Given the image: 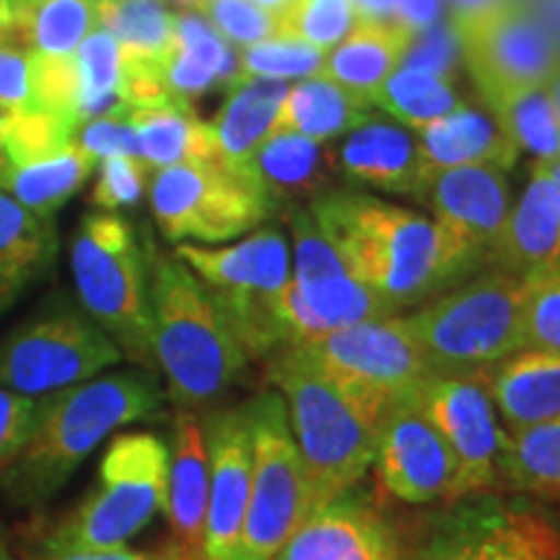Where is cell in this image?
<instances>
[{
    "label": "cell",
    "instance_id": "32",
    "mask_svg": "<svg viewBox=\"0 0 560 560\" xmlns=\"http://www.w3.org/2000/svg\"><path fill=\"white\" fill-rule=\"evenodd\" d=\"M138 136L140 159L151 172L187 161H215V140L210 122L195 115V107H145L128 112Z\"/></svg>",
    "mask_w": 560,
    "mask_h": 560
},
{
    "label": "cell",
    "instance_id": "55",
    "mask_svg": "<svg viewBox=\"0 0 560 560\" xmlns=\"http://www.w3.org/2000/svg\"><path fill=\"white\" fill-rule=\"evenodd\" d=\"M545 166H548L550 177H552V182H556L558 195H560V159H558V161H552V164H545Z\"/></svg>",
    "mask_w": 560,
    "mask_h": 560
},
{
    "label": "cell",
    "instance_id": "5",
    "mask_svg": "<svg viewBox=\"0 0 560 560\" xmlns=\"http://www.w3.org/2000/svg\"><path fill=\"white\" fill-rule=\"evenodd\" d=\"M70 276L81 310L115 340L122 355L153 371L149 244L120 213L83 215L70 240Z\"/></svg>",
    "mask_w": 560,
    "mask_h": 560
},
{
    "label": "cell",
    "instance_id": "52",
    "mask_svg": "<svg viewBox=\"0 0 560 560\" xmlns=\"http://www.w3.org/2000/svg\"><path fill=\"white\" fill-rule=\"evenodd\" d=\"M548 94H550V100H552V109H556L558 128H560V66L556 68V73L550 75V81H548Z\"/></svg>",
    "mask_w": 560,
    "mask_h": 560
},
{
    "label": "cell",
    "instance_id": "15",
    "mask_svg": "<svg viewBox=\"0 0 560 560\" xmlns=\"http://www.w3.org/2000/svg\"><path fill=\"white\" fill-rule=\"evenodd\" d=\"M210 488L202 560H231L240 545L252 482V433L247 402L210 412L202 423Z\"/></svg>",
    "mask_w": 560,
    "mask_h": 560
},
{
    "label": "cell",
    "instance_id": "11",
    "mask_svg": "<svg viewBox=\"0 0 560 560\" xmlns=\"http://www.w3.org/2000/svg\"><path fill=\"white\" fill-rule=\"evenodd\" d=\"M125 359L115 340L70 299H52L0 338V387L45 397L94 380Z\"/></svg>",
    "mask_w": 560,
    "mask_h": 560
},
{
    "label": "cell",
    "instance_id": "13",
    "mask_svg": "<svg viewBox=\"0 0 560 560\" xmlns=\"http://www.w3.org/2000/svg\"><path fill=\"white\" fill-rule=\"evenodd\" d=\"M452 30L480 94L548 86L560 66L556 39L520 0H490L475 9L454 11Z\"/></svg>",
    "mask_w": 560,
    "mask_h": 560
},
{
    "label": "cell",
    "instance_id": "33",
    "mask_svg": "<svg viewBox=\"0 0 560 560\" xmlns=\"http://www.w3.org/2000/svg\"><path fill=\"white\" fill-rule=\"evenodd\" d=\"M490 120L503 130L520 153L552 164L560 159V128L548 86H514L482 91Z\"/></svg>",
    "mask_w": 560,
    "mask_h": 560
},
{
    "label": "cell",
    "instance_id": "17",
    "mask_svg": "<svg viewBox=\"0 0 560 560\" xmlns=\"http://www.w3.org/2000/svg\"><path fill=\"white\" fill-rule=\"evenodd\" d=\"M272 560H405L395 524L359 486L312 511Z\"/></svg>",
    "mask_w": 560,
    "mask_h": 560
},
{
    "label": "cell",
    "instance_id": "28",
    "mask_svg": "<svg viewBox=\"0 0 560 560\" xmlns=\"http://www.w3.org/2000/svg\"><path fill=\"white\" fill-rule=\"evenodd\" d=\"M236 47H231L198 11L177 13V34L166 58V86L177 107H192L215 86L236 79Z\"/></svg>",
    "mask_w": 560,
    "mask_h": 560
},
{
    "label": "cell",
    "instance_id": "4",
    "mask_svg": "<svg viewBox=\"0 0 560 560\" xmlns=\"http://www.w3.org/2000/svg\"><path fill=\"white\" fill-rule=\"evenodd\" d=\"M527 291L529 280L488 268L402 314V322L431 374L486 376L524 350Z\"/></svg>",
    "mask_w": 560,
    "mask_h": 560
},
{
    "label": "cell",
    "instance_id": "9",
    "mask_svg": "<svg viewBox=\"0 0 560 560\" xmlns=\"http://www.w3.org/2000/svg\"><path fill=\"white\" fill-rule=\"evenodd\" d=\"M170 446L156 433L122 431L107 452L79 506L47 532L73 548H122L166 509Z\"/></svg>",
    "mask_w": 560,
    "mask_h": 560
},
{
    "label": "cell",
    "instance_id": "21",
    "mask_svg": "<svg viewBox=\"0 0 560 560\" xmlns=\"http://www.w3.org/2000/svg\"><path fill=\"white\" fill-rule=\"evenodd\" d=\"M210 465L202 423L190 410L174 418L170 450V490H166V520H170L174 552L202 560V535L208 516Z\"/></svg>",
    "mask_w": 560,
    "mask_h": 560
},
{
    "label": "cell",
    "instance_id": "27",
    "mask_svg": "<svg viewBox=\"0 0 560 560\" xmlns=\"http://www.w3.org/2000/svg\"><path fill=\"white\" fill-rule=\"evenodd\" d=\"M58 226L0 192V317L52 270Z\"/></svg>",
    "mask_w": 560,
    "mask_h": 560
},
{
    "label": "cell",
    "instance_id": "34",
    "mask_svg": "<svg viewBox=\"0 0 560 560\" xmlns=\"http://www.w3.org/2000/svg\"><path fill=\"white\" fill-rule=\"evenodd\" d=\"M371 107L382 109L402 128L418 132L441 117L452 115L462 107V102L450 75L416 66V62H405L371 96Z\"/></svg>",
    "mask_w": 560,
    "mask_h": 560
},
{
    "label": "cell",
    "instance_id": "26",
    "mask_svg": "<svg viewBox=\"0 0 560 560\" xmlns=\"http://www.w3.org/2000/svg\"><path fill=\"white\" fill-rule=\"evenodd\" d=\"M291 83L280 81H240L229 86L226 102L210 120L215 140V164L255 182L252 161L268 140L272 125ZM260 187V185H257Z\"/></svg>",
    "mask_w": 560,
    "mask_h": 560
},
{
    "label": "cell",
    "instance_id": "29",
    "mask_svg": "<svg viewBox=\"0 0 560 560\" xmlns=\"http://www.w3.org/2000/svg\"><path fill=\"white\" fill-rule=\"evenodd\" d=\"M420 151L433 172L459 170V166H493L511 172L520 161V149L503 136L490 115L462 104L452 115L431 122L416 132Z\"/></svg>",
    "mask_w": 560,
    "mask_h": 560
},
{
    "label": "cell",
    "instance_id": "10",
    "mask_svg": "<svg viewBox=\"0 0 560 560\" xmlns=\"http://www.w3.org/2000/svg\"><path fill=\"white\" fill-rule=\"evenodd\" d=\"M247 412L252 433L249 503L231 560H272L312 514L310 488L278 389L252 397Z\"/></svg>",
    "mask_w": 560,
    "mask_h": 560
},
{
    "label": "cell",
    "instance_id": "44",
    "mask_svg": "<svg viewBox=\"0 0 560 560\" xmlns=\"http://www.w3.org/2000/svg\"><path fill=\"white\" fill-rule=\"evenodd\" d=\"M192 11H198L236 50L278 34V19H272L252 0H198Z\"/></svg>",
    "mask_w": 560,
    "mask_h": 560
},
{
    "label": "cell",
    "instance_id": "43",
    "mask_svg": "<svg viewBox=\"0 0 560 560\" xmlns=\"http://www.w3.org/2000/svg\"><path fill=\"white\" fill-rule=\"evenodd\" d=\"M151 166L140 156H109L96 164V182L91 187L89 202L96 210L138 208L151 187Z\"/></svg>",
    "mask_w": 560,
    "mask_h": 560
},
{
    "label": "cell",
    "instance_id": "22",
    "mask_svg": "<svg viewBox=\"0 0 560 560\" xmlns=\"http://www.w3.org/2000/svg\"><path fill=\"white\" fill-rule=\"evenodd\" d=\"M416 42L418 32L402 21L363 16L348 37L325 55L319 75L371 104L382 83L408 62Z\"/></svg>",
    "mask_w": 560,
    "mask_h": 560
},
{
    "label": "cell",
    "instance_id": "47",
    "mask_svg": "<svg viewBox=\"0 0 560 560\" xmlns=\"http://www.w3.org/2000/svg\"><path fill=\"white\" fill-rule=\"evenodd\" d=\"M75 140L96 161L109 156H140L138 136L128 112H112V115H102L83 122Z\"/></svg>",
    "mask_w": 560,
    "mask_h": 560
},
{
    "label": "cell",
    "instance_id": "40",
    "mask_svg": "<svg viewBox=\"0 0 560 560\" xmlns=\"http://www.w3.org/2000/svg\"><path fill=\"white\" fill-rule=\"evenodd\" d=\"M490 558L560 560V535L542 516L490 501Z\"/></svg>",
    "mask_w": 560,
    "mask_h": 560
},
{
    "label": "cell",
    "instance_id": "14",
    "mask_svg": "<svg viewBox=\"0 0 560 560\" xmlns=\"http://www.w3.org/2000/svg\"><path fill=\"white\" fill-rule=\"evenodd\" d=\"M416 405L450 450L454 465L450 501L486 495L501 486L506 431L495 416L482 376L433 374L420 384Z\"/></svg>",
    "mask_w": 560,
    "mask_h": 560
},
{
    "label": "cell",
    "instance_id": "20",
    "mask_svg": "<svg viewBox=\"0 0 560 560\" xmlns=\"http://www.w3.org/2000/svg\"><path fill=\"white\" fill-rule=\"evenodd\" d=\"M335 151L342 177L369 190L425 200L436 177L420 151L416 132L376 117L348 132Z\"/></svg>",
    "mask_w": 560,
    "mask_h": 560
},
{
    "label": "cell",
    "instance_id": "8",
    "mask_svg": "<svg viewBox=\"0 0 560 560\" xmlns=\"http://www.w3.org/2000/svg\"><path fill=\"white\" fill-rule=\"evenodd\" d=\"M174 255L190 268L247 359L283 348L278 296L291 280V244L280 229L260 226L229 247L182 242Z\"/></svg>",
    "mask_w": 560,
    "mask_h": 560
},
{
    "label": "cell",
    "instance_id": "51",
    "mask_svg": "<svg viewBox=\"0 0 560 560\" xmlns=\"http://www.w3.org/2000/svg\"><path fill=\"white\" fill-rule=\"evenodd\" d=\"M252 3L260 5L265 13H270L272 19L280 21L285 16V13H289V9L293 3H296V0H252Z\"/></svg>",
    "mask_w": 560,
    "mask_h": 560
},
{
    "label": "cell",
    "instance_id": "18",
    "mask_svg": "<svg viewBox=\"0 0 560 560\" xmlns=\"http://www.w3.org/2000/svg\"><path fill=\"white\" fill-rule=\"evenodd\" d=\"M509 172L493 166H459L433 177L425 202L431 219L459 244L475 262L490 265L495 244L511 213Z\"/></svg>",
    "mask_w": 560,
    "mask_h": 560
},
{
    "label": "cell",
    "instance_id": "45",
    "mask_svg": "<svg viewBox=\"0 0 560 560\" xmlns=\"http://www.w3.org/2000/svg\"><path fill=\"white\" fill-rule=\"evenodd\" d=\"M560 355V276L529 280L524 301V350Z\"/></svg>",
    "mask_w": 560,
    "mask_h": 560
},
{
    "label": "cell",
    "instance_id": "50",
    "mask_svg": "<svg viewBox=\"0 0 560 560\" xmlns=\"http://www.w3.org/2000/svg\"><path fill=\"white\" fill-rule=\"evenodd\" d=\"M439 13V0H392V19L402 21L418 34L433 24Z\"/></svg>",
    "mask_w": 560,
    "mask_h": 560
},
{
    "label": "cell",
    "instance_id": "56",
    "mask_svg": "<svg viewBox=\"0 0 560 560\" xmlns=\"http://www.w3.org/2000/svg\"><path fill=\"white\" fill-rule=\"evenodd\" d=\"M166 3H177V5H182V9H185V11H192L198 0H166Z\"/></svg>",
    "mask_w": 560,
    "mask_h": 560
},
{
    "label": "cell",
    "instance_id": "2",
    "mask_svg": "<svg viewBox=\"0 0 560 560\" xmlns=\"http://www.w3.org/2000/svg\"><path fill=\"white\" fill-rule=\"evenodd\" d=\"M164 389L153 371L128 369L55 392L30 444L0 472V490L11 506L34 509L62 486L104 439L122 425L153 418Z\"/></svg>",
    "mask_w": 560,
    "mask_h": 560
},
{
    "label": "cell",
    "instance_id": "37",
    "mask_svg": "<svg viewBox=\"0 0 560 560\" xmlns=\"http://www.w3.org/2000/svg\"><path fill=\"white\" fill-rule=\"evenodd\" d=\"M100 11V26L120 45V55L130 58H170L177 34V13L166 0H109Z\"/></svg>",
    "mask_w": 560,
    "mask_h": 560
},
{
    "label": "cell",
    "instance_id": "36",
    "mask_svg": "<svg viewBox=\"0 0 560 560\" xmlns=\"http://www.w3.org/2000/svg\"><path fill=\"white\" fill-rule=\"evenodd\" d=\"M501 486L535 495H560V418L506 433Z\"/></svg>",
    "mask_w": 560,
    "mask_h": 560
},
{
    "label": "cell",
    "instance_id": "6",
    "mask_svg": "<svg viewBox=\"0 0 560 560\" xmlns=\"http://www.w3.org/2000/svg\"><path fill=\"white\" fill-rule=\"evenodd\" d=\"M278 350H285L330 382L374 436L389 410L416 397L420 384L433 376L402 314L359 322Z\"/></svg>",
    "mask_w": 560,
    "mask_h": 560
},
{
    "label": "cell",
    "instance_id": "7",
    "mask_svg": "<svg viewBox=\"0 0 560 560\" xmlns=\"http://www.w3.org/2000/svg\"><path fill=\"white\" fill-rule=\"evenodd\" d=\"M268 380L285 402L310 488V509L317 511L366 478L376 436L330 382L285 350L268 355Z\"/></svg>",
    "mask_w": 560,
    "mask_h": 560
},
{
    "label": "cell",
    "instance_id": "58",
    "mask_svg": "<svg viewBox=\"0 0 560 560\" xmlns=\"http://www.w3.org/2000/svg\"><path fill=\"white\" fill-rule=\"evenodd\" d=\"M166 560H192V558H185V556H179V552H172V556Z\"/></svg>",
    "mask_w": 560,
    "mask_h": 560
},
{
    "label": "cell",
    "instance_id": "31",
    "mask_svg": "<svg viewBox=\"0 0 560 560\" xmlns=\"http://www.w3.org/2000/svg\"><path fill=\"white\" fill-rule=\"evenodd\" d=\"M94 156L81 149L79 140L68 143L55 156L11 164L5 153L0 156V192L24 206L42 219H52L75 192L86 185L96 170Z\"/></svg>",
    "mask_w": 560,
    "mask_h": 560
},
{
    "label": "cell",
    "instance_id": "42",
    "mask_svg": "<svg viewBox=\"0 0 560 560\" xmlns=\"http://www.w3.org/2000/svg\"><path fill=\"white\" fill-rule=\"evenodd\" d=\"M75 136H79V125L55 112L32 109L16 112V115L11 112L3 153L11 164H30V161L55 156L68 143H73Z\"/></svg>",
    "mask_w": 560,
    "mask_h": 560
},
{
    "label": "cell",
    "instance_id": "25",
    "mask_svg": "<svg viewBox=\"0 0 560 560\" xmlns=\"http://www.w3.org/2000/svg\"><path fill=\"white\" fill-rule=\"evenodd\" d=\"M257 185L268 195L272 208L301 206L335 190L332 179L340 172L332 143H314L293 132H276L260 145L252 161Z\"/></svg>",
    "mask_w": 560,
    "mask_h": 560
},
{
    "label": "cell",
    "instance_id": "38",
    "mask_svg": "<svg viewBox=\"0 0 560 560\" xmlns=\"http://www.w3.org/2000/svg\"><path fill=\"white\" fill-rule=\"evenodd\" d=\"M79 68V120L128 112L120 102V45L107 30L96 26L75 52Z\"/></svg>",
    "mask_w": 560,
    "mask_h": 560
},
{
    "label": "cell",
    "instance_id": "49",
    "mask_svg": "<svg viewBox=\"0 0 560 560\" xmlns=\"http://www.w3.org/2000/svg\"><path fill=\"white\" fill-rule=\"evenodd\" d=\"M166 558L170 556L132 550L128 545H122V548H107V550L73 548V545H62L58 540H52L47 532L32 537L24 548V560H166Z\"/></svg>",
    "mask_w": 560,
    "mask_h": 560
},
{
    "label": "cell",
    "instance_id": "54",
    "mask_svg": "<svg viewBox=\"0 0 560 560\" xmlns=\"http://www.w3.org/2000/svg\"><path fill=\"white\" fill-rule=\"evenodd\" d=\"M0 560H16V558H13L11 542H9V537H5L3 527H0Z\"/></svg>",
    "mask_w": 560,
    "mask_h": 560
},
{
    "label": "cell",
    "instance_id": "30",
    "mask_svg": "<svg viewBox=\"0 0 560 560\" xmlns=\"http://www.w3.org/2000/svg\"><path fill=\"white\" fill-rule=\"evenodd\" d=\"M369 109L371 104L366 100L322 75L296 81L285 91L270 136L293 132L314 143H335L338 138H346L348 132L374 120Z\"/></svg>",
    "mask_w": 560,
    "mask_h": 560
},
{
    "label": "cell",
    "instance_id": "19",
    "mask_svg": "<svg viewBox=\"0 0 560 560\" xmlns=\"http://www.w3.org/2000/svg\"><path fill=\"white\" fill-rule=\"evenodd\" d=\"M490 268L524 280L560 276V195L548 166L532 161L529 179L511 206Z\"/></svg>",
    "mask_w": 560,
    "mask_h": 560
},
{
    "label": "cell",
    "instance_id": "23",
    "mask_svg": "<svg viewBox=\"0 0 560 560\" xmlns=\"http://www.w3.org/2000/svg\"><path fill=\"white\" fill-rule=\"evenodd\" d=\"M96 26L100 11L89 0H0V45L37 58H75Z\"/></svg>",
    "mask_w": 560,
    "mask_h": 560
},
{
    "label": "cell",
    "instance_id": "57",
    "mask_svg": "<svg viewBox=\"0 0 560 560\" xmlns=\"http://www.w3.org/2000/svg\"><path fill=\"white\" fill-rule=\"evenodd\" d=\"M89 3H91V5H96V9H102V5H107L109 0H89Z\"/></svg>",
    "mask_w": 560,
    "mask_h": 560
},
{
    "label": "cell",
    "instance_id": "1",
    "mask_svg": "<svg viewBox=\"0 0 560 560\" xmlns=\"http://www.w3.org/2000/svg\"><path fill=\"white\" fill-rule=\"evenodd\" d=\"M310 213L350 276L395 312L416 310L480 270L431 215L374 195L330 190L310 202Z\"/></svg>",
    "mask_w": 560,
    "mask_h": 560
},
{
    "label": "cell",
    "instance_id": "48",
    "mask_svg": "<svg viewBox=\"0 0 560 560\" xmlns=\"http://www.w3.org/2000/svg\"><path fill=\"white\" fill-rule=\"evenodd\" d=\"M0 109L32 112L34 104V55L21 47L0 45Z\"/></svg>",
    "mask_w": 560,
    "mask_h": 560
},
{
    "label": "cell",
    "instance_id": "35",
    "mask_svg": "<svg viewBox=\"0 0 560 560\" xmlns=\"http://www.w3.org/2000/svg\"><path fill=\"white\" fill-rule=\"evenodd\" d=\"M490 501L493 495L462 499L429 522L416 540L402 545L405 560H493L490 558Z\"/></svg>",
    "mask_w": 560,
    "mask_h": 560
},
{
    "label": "cell",
    "instance_id": "41",
    "mask_svg": "<svg viewBox=\"0 0 560 560\" xmlns=\"http://www.w3.org/2000/svg\"><path fill=\"white\" fill-rule=\"evenodd\" d=\"M366 16L359 0H296L289 13L278 21L280 37H289L330 52Z\"/></svg>",
    "mask_w": 560,
    "mask_h": 560
},
{
    "label": "cell",
    "instance_id": "39",
    "mask_svg": "<svg viewBox=\"0 0 560 560\" xmlns=\"http://www.w3.org/2000/svg\"><path fill=\"white\" fill-rule=\"evenodd\" d=\"M236 79L240 81H280L296 83L306 79H317L325 66V52L314 50L304 42L276 37L257 42V45L240 47L236 50ZM231 83V86H234Z\"/></svg>",
    "mask_w": 560,
    "mask_h": 560
},
{
    "label": "cell",
    "instance_id": "3",
    "mask_svg": "<svg viewBox=\"0 0 560 560\" xmlns=\"http://www.w3.org/2000/svg\"><path fill=\"white\" fill-rule=\"evenodd\" d=\"M151 348L166 395L182 410L219 400L240 382L249 359L198 276L177 255L149 244Z\"/></svg>",
    "mask_w": 560,
    "mask_h": 560
},
{
    "label": "cell",
    "instance_id": "24",
    "mask_svg": "<svg viewBox=\"0 0 560 560\" xmlns=\"http://www.w3.org/2000/svg\"><path fill=\"white\" fill-rule=\"evenodd\" d=\"M503 431L516 433L560 418V355L520 350L482 376Z\"/></svg>",
    "mask_w": 560,
    "mask_h": 560
},
{
    "label": "cell",
    "instance_id": "53",
    "mask_svg": "<svg viewBox=\"0 0 560 560\" xmlns=\"http://www.w3.org/2000/svg\"><path fill=\"white\" fill-rule=\"evenodd\" d=\"M9 125H11V112L0 109V156H3L5 136H9Z\"/></svg>",
    "mask_w": 560,
    "mask_h": 560
},
{
    "label": "cell",
    "instance_id": "16",
    "mask_svg": "<svg viewBox=\"0 0 560 560\" xmlns=\"http://www.w3.org/2000/svg\"><path fill=\"white\" fill-rule=\"evenodd\" d=\"M376 472L382 486L397 501L423 506L450 501L454 465L431 420L420 412L416 397L389 410L376 433Z\"/></svg>",
    "mask_w": 560,
    "mask_h": 560
},
{
    "label": "cell",
    "instance_id": "12",
    "mask_svg": "<svg viewBox=\"0 0 560 560\" xmlns=\"http://www.w3.org/2000/svg\"><path fill=\"white\" fill-rule=\"evenodd\" d=\"M149 202L164 240L177 244L236 242L260 229L276 210L255 182L215 161H187L156 170Z\"/></svg>",
    "mask_w": 560,
    "mask_h": 560
},
{
    "label": "cell",
    "instance_id": "46",
    "mask_svg": "<svg viewBox=\"0 0 560 560\" xmlns=\"http://www.w3.org/2000/svg\"><path fill=\"white\" fill-rule=\"evenodd\" d=\"M47 400L50 395L26 397L0 387V472L30 444L45 416Z\"/></svg>",
    "mask_w": 560,
    "mask_h": 560
}]
</instances>
